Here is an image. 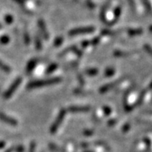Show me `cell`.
<instances>
[{"label": "cell", "mask_w": 152, "mask_h": 152, "mask_svg": "<svg viewBox=\"0 0 152 152\" xmlns=\"http://www.w3.org/2000/svg\"><path fill=\"white\" fill-rule=\"evenodd\" d=\"M60 82H61V78H50V79H46V80L34 81V82H30L26 86V88L28 89L40 88V87H44V86H46L57 84V83H59Z\"/></svg>", "instance_id": "cell-1"}, {"label": "cell", "mask_w": 152, "mask_h": 152, "mask_svg": "<svg viewBox=\"0 0 152 152\" xmlns=\"http://www.w3.org/2000/svg\"><path fill=\"white\" fill-rule=\"evenodd\" d=\"M65 114H66V110H64V109H62V110H60V112H59L58 116H57V119L55 120L54 124H52V126H50V134H54L58 131V128H59V126H61L62 121L64 120Z\"/></svg>", "instance_id": "cell-2"}, {"label": "cell", "mask_w": 152, "mask_h": 152, "mask_svg": "<svg viewBox=\"0 0 152 152\" xmlns=\"http://www.w3.org/2000/svg\"><path fill=\"white\" fill-rule=\"evenodd\" d=\"M22 80H23V78H21V77H19V78H16V80L14 81V82H13V83L11 85V86H10V88H8V90L5 92V94H4L5 99H10V97L12 96V95L14 93L15 91L17 89V88H18L19 86H20V85L21 84Z\"/></svg>", "instance_id": "cell-3"}, {"label": "cell", "mask_w": 152, "mask_h": 152, "mask_svg": "<svg viewBox=\"0 0 152 152\" xmlns=\"http://www.w3.org/2000/svg\"><path fill=\"white\" fill-rule=\"evenodd\" d=\"M95 31V27L93 26H85V27H78V28L72 29L68 32V35L70 36H75L82 34H88Z\"/></svg>", "instance_id": "cell-4"}, {"label": "cell", "mask_w": 152, "mask_h": 152, "mask_svg": "<svg viewBox=\"0 0 152 152\" xmlns=\"http://www.w3.org/2000/svg\"><path fill=\"white\" fill-rule=\"evenodd\" d=\"M68 110L71 113H86L90 110V107L89 106H71L68 107Z\"/></svg>", "instance_id": "cell-5"}, {"label": "cell", "mask_w": 152, "mask_h": 152, "mask_svg": "<svg viewBox=\"0 0 152 152\" xmlns=\"http://www.w3.org/2000/svg\"><path fill=\"white\" fill-rule=\"evenodd\" d=\"M0 120L3 121L4 123H6V124H10V125H12V126H16L18 124V122L16 121V120L7 116L6 114L2 113H0Z\"/></svg>", "instance_id": "cell-6"}, {"label": "cell", "mask_w": 152, "mask_h": 152, "mask_svg": "<svg viewBox=\"0 0 152 152\" xmlns=\"http://www.w3.org/2000/svg\"><path fill=\"white\" fill-rule=\"evenodd\" d=\"M37 23L39 27H40V30H41V33H42L44 37L45 38L46 40H48V38H49V34H48V30H47L46 25H45L44 21L42 19H40V20L37 21Z\"/></svg>", "instance_id": "cell-7"}, {"label": "cell", "mask_w": 152, "mask_h": 152, "mask_svg": "<svg viewBox=\"0 0 152 152\" xmlns=\"http://www.w3.org/2000/svg\"><path fill=\"white\" fill-rule=\"evenodd\" d=\"M119 81H116V82H111V83H109L107 85H105V86H102L101 88H99V92L100 93H105L107 91H109L110 88H113L114 86H116V84H118Z\"/></svg>", "instance_id": "cell-8"}, {"label": "cell", "mask_w": 152, "mask_h": 152, "mask_svg": "<svg viewBox=\"0 0 152 152\" xmlns=\"http://www.w3.org/2000/svg\"><path fill=\"white\" fill-rule=\"evenodd\" d=\"M120 14H121V7L120 6H117L115 9V10H114L113 20H112V22L110 23V25H114V24L118 21V20L120 19Z\"/></svg>", "instance_id": "cell-9"}, {"label": "cell", "mask_w": 152, "mask_h": 152, "mask_svg": "<svg viewBox=\"0 0 152 152\" xmlns=\"http://www.w3.org/2000/svg\"><path fill=\"white\" fill-rule=\"evenodd\" d=\"M37 63V59H32V60H30L28 62V64H27L26 68V72L27 74H30V72L34 70V68L36 67Z\"/></svg>", "instance_id": "cell-10"}, {"label": "cell", "mask_w": 152, "mask_h": 152, "mask_svg": "<svg viewBox=\"0 0 152 152\" xmlns=\"http://www.w3.org/2000/svg\"><path fill=\"white\" fill-rule=\"evenodd\" d=\"M108 4L105 5L103 7H102L101 12H100V19L103 23H106V10L108 8Z\"/></svg>", "instance_id": "cell-11"}, {"label": "cell", "mask_w": 152, "mask_h": 152, "mask_svg": "<svg viewBox=\"0 0 152 152\" xmlns=\"http://www.w3.org/2000/svg\"><path fill=\"white\" fill-rule=\"evenodd\" d=\"M49 148L51 151H55V152H64V151L63 150V148H60V147L57 146L56 144H52V143H50L49 144Z\"/></svg>", "instance_id": "cell-12"}, {"label": "cell", "mask_w": 152, "mask_h": 152, "mask_svg": "<svg viewBox=\"0 0 152 152\" xmlns=\"http://www.w3.org/2000/svg\"><path fill=\"white\" fill-rule=\"evenodd\" d=\"M85 72H86V74L88 75L93 76L98 74L99 71L97 68H88V69L86 70Z\"/></svg>", "instance_id": "cell-13"}, {"label": "cell", "mask_w": 152, "mask_h": 152, "mask_svg": "<svg viewBox=\"0 0 152 152\" xmlns=\"http://www.w3.org/2000/svg\"><path fill=\"white\" fill-rule=\"evenodd\" d=\"M24 148L23 146H18L16 148H11L10 149L7 150L5 152H12V151H16V152H23Z\"/></svg>", "instance_id": "cell-14"}, {"label": "cell", "mask_w": 152, "mask_h": 152, "mask_svg": "<svg viewBox=\"0 0 152 152\" xmlns=\"http://www.w3.org/2000/svg\"><path fill=\"white\" fill-rule=\"evenodd\" d=\"M57 68H58V64H50V66L47 68L46 73H47V74H50V73L54 72V70H56Z\"/></svg>", "instance_id": "cell-15"}, {"label": "cell", "mask_w": 152, "mask_h": 152, "mask_svg": "<svg viewBox=\"0 0 152 152\" xmlns=\"http://www.w3.org/2000/svg\"><path fill=\"white\" fill-rule=\"evenodd\" d=\"M64 41V37H58L54 40V46L55 47H59L61 45V44Z\"/></svg>", "instance_id": "cell-16"}, {"label": "cell", "mask_w": 152, "mask_h": 152, "mask_svg": "<svg viewBox=\"0 0 152 152\" xmlns=\"http://www.w3.org/2000/svg\"><path fill=\"white\" fill-rule=\"evenodd\" d=\"M114 73H115V70L112 68H106V72H105V75L107 76V77H110V76L113 75Z\"/></svg>", "instance_id": "cell-17"}, {"label": "cell", "mask_w": 152, "mask_h": 152, "mask_svg": "<svg viewBox=\"0 0 152 152\" xmlns=\"http://www.w3.org/2000/svg\"><path fill=\"white\" fill-rule=\"evenodd\" d=\"M0 68L6 72H10V71H11V69H10V67L7 66V65H6V64H5L4 63H2L1 61H0Z\"/></svg>", "instance_id": "cell-18"}, {"label": "cell", "mask_w": 152, "mask_h": 152, "mask_svg": "<svg viewBox=\"0 0 152 152\" xmlns=\"http://www.w3.org/2000/svg\"><path fill=\"white\" fill-rule=\"evenodd\" d=\"M35 45H36L37 50H40L42 49V44L40 42V40L39 39V37H36V40H35Z\"/></svg>", "instance_id": "cell-19"}, {"label": "cell", "mask_w": 152, "mask_h": 152, "mask_svg": "<svg viewBox=\"0 0 152 152\" xmlns=\"http://www.w3.org/2000/svg\"><path fill=\"white\" fill-rule=\"evenodd\" d=\"M100 39H101L100 37H97L93 38L92 40H90V44H92V45H96V44H98L100 41Z\"/></svg>", "instance_id": "cell-20"}, {"label": "cell", "mask_w": 152, "mask_h": 152, "mask_svg": "<svg viewBox=\"0 0 152 152\" xmlns=\"http://www.w3.org/2000/svg\"><path fill=\"white\" fill-rule=\"evenodd\" d=\"M10 40V38H9L8 36H2V37L0 38V42L3 44H6L9 42Z\"/></svg>", "instance_id": "cell-21"}, {"label": "cell", "mask_w": 152, "mask_h": 152, "mask_svg": "<svg viewBox=\"0 0 152 152\" xmlns=\"http://www.w3.org/2000/svg\"><path fill=\"white\" fill-rule=\"evenodd\" d=\"M24 41H25V44H26V45L30 44V37H29V34H27V32L24 33Z\"/></svg>", "instance_id": "cell-22"}, {"label": "cell", "mask_w": 152, "mask_h": 152, "mask_svg": "<svg viewBox=\"0 0 152 152\" xmlns=\"http://www.w3.org/2000/svg\"><path fill=\"white\" fill-rule=\"evenodd\" d=\"M116 34V33L114 32V31L110 30H103L102 31V35H113V34Z\"/></svg>", "instance_id": "cell-23"}, {"label": "cell", "mask_w": 152, "mask_h": 152, "mask_svg": "<svg viewBox=\"0 0 152 152\" xmlns=\"http://www.w3.org/2000/svg\"><path fill=\"white\" fill-rule=\"evenodd\" d=\"M5 20H6V22L8 24H11L12 23V21H13V18H12V16H10V15H7V16H6Z\"/></svg>", "instance_id": "cell-24"}, {"label": "cell", "mask_w": 152, "mask_h": 152, "mask_svg": "<svg viewBox=\"0 0 152 152\" xmlns=\"http://www.w3.org/2000/svg\"><path fill=\"white\" fill-rule=\"evenodd\" d=\"M141 33L140 30H129V34L130 35H136V34H139Z\"/></svg>", "instance_id": "cell-25"}, {"label": "cell", "mask_w": 152, "mask_h": 152, "mask_svg": "<svg viewBox=\"0 0 152 152\" xmlns=\"http://www.w3.org/2000/svg\"><path fill=\"white\" fill-rule=\"evenodd\" d=\"M35 148H36V143L33 141L30 144V149H29V152H34L35 151Z\"/></svg>", "instance_id": "cell-26"}, {"label": "cell", "mask_w": 152, "mask_h": 152, "mask_svg": "<svg viewBox=\"0 0 152 152\" xmlns=\"http://www.w3.org/2000/svg\"><path fill=\"white\" fill-rule=\"evenodd\" d=\"M103 110H104V113L106 114V115H110L111 113H112V110H111V109L109 107V106H104V108H103Z\"/></svg>", "instance_id": "cell-27"}, {"label": "cell", "mask_w": 152, "mask_h": 152, "mask_svg": "<svg viewBox=\"0 0 152 152\" xmlns=\"http://www.w3.org/2000/svg\"><path fill=\"white\" fill-rule=\"evenodd\" d=\"M92 134H93V131H92V130H86V132H84V134L86 136H90Z\"/></svg>", "instance_id": "cell-28"}, {"label": "cell", "mask_w": 152, "mask_h": 152, "mask_svg": "<svg viewBox=\"0 0 152 152\" xmlns=\"http://www.w3.org/2000/svg\"><path fill=\"white\" fill-rule=\"evenodd\" d=\"M109 124V126H113V125H114V124H116V120H110L108 122Z\"/></svg>", "instance_id": "cell-29"}, {"label": "cell", "mask_w": 152, "mask_h": 152, "mask_svg": "<svg viewBox=\"0 0 152 152\" xmlns=\"http://www.w3.org/2000/svg\"><path fill=\"white\" fill-rule=\"evenodd\" d=\"M15 1H16L17 3H19V4H20V5H23V3H24L23 0H15Z\"/></svg>", "instance_id": "cell-30"}, {"label": "cell", "mask_w": 152, "mask_h": 152, "mask_svg": "<svg viewBox=\"0 0 152 152\" xmlns=\"http://www.w3.org/2000/svg\"><path fill=\"white\" fill-rule=\"evenodd\" d=\"M129 2H130V4L131 5V6L132 7H134V0H128Z\"/></svg>", "instance_id": "cell-31"}, {"label": "cell", "mask_w": 152, "mask_h": 152, "mask_svg": "<svg viewBox=\"0 0 152 152\" xmlns=\"http://www.w3.org/2000/svg\"><path fill=\"white\" fill-rule=\"evenodd\" d=\"M4 146H5V143L3 142V141L0 142V148H2Z\"/></svg>", "instance_id": "cell-32"}, {"label": "cell", "mask_w": 152, "mask_h": 152, "mask_svg": "<svg viewBox=\"0 0 152 152\" xmlns=\"http://www.w3.org/2000/svg\"><path fill=\"white\" fill-rule=\"evenodd\" d=\"M86 152H94V151H86Z\"/></svg>", "instance_id": "cell-33"}, {"label": "cell", "mask_w": 152, "mask_h": 152, "mask_svg": "<svg viewBox=\"0 0 152 152\" xmlns=\"http://www.w3.org/2000/svg\"><path fill=\"white\" fill-rule=\"evenodd\" d=\"M1 27H2V26H0V28H1Z\"/></svg>", "instance_id": "cell-34"}]
</instances>
